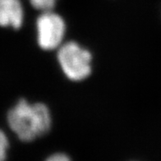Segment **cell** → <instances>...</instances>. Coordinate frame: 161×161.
Wrapping results in <instances>:
<instances>
[{
  "label": "cell",
  "mask_w": 161,
  "mask_h": 161,
  "mask_svg": "<svg viewBox=\"0 0 161 161\" xmlns=\"http://www.w3.org/2000/svg\"><path fill=\"white\" fill-rule=\"evenodd\" d=\"M8 123L22 142H32L43 136L51 127L49 108L43 103L30 104L21 99L8 114Z\"/></svg>",
  "instance_id": "obj_1"
},
{
  "label": "cell",
  "mask_w": 161,
  "mask_h": 161,
  "mask_svg": "<svg viewBox=\"0 0 161 161\" xmlns=\"http://www.w3.org/2000/svg\"><path fill=\"white\" fill-rule=\"evenodd\" d=\"M58 60L62 70L72 80H81L91 72V54L76 42L64 44L58 51Z\"/></svg>",
  "instance_id": "obj_2"
},
{
  "label": "cell",
  "mask_w": 161,
  "mask_h": 161,
  "mask_svg": "<svg viewBox=\"0 0 161 161\" xmlns=\"http://www.w3.org/2000/svg\"><path fill=\"white\" fill-rule=\"evenodd\" d=\"M37 41L45 50H52L59 46L65 33L64 19L52 11L43 12L36 20Z\"/></svg>",
  "instance_id": "obj_3"
},
{
  "label": "cell",
  "mask_w": 161,
  "mask_h": 161,
  "mask_svg": "<svg viewBox=\"0 0 161 161\" xmlns=\"http://www.w3.org/2000/svg\"><path fill=\"white\" fill-rule=\"evenodd\" d=\"M23 11L19 0H0V24L19 29L22 24Z\"/></svg>",
  "instance_id": "obj_4"
},
{
  "label": "cell",
  "mask_w": 161,
  "mask_h": 161,
  "mask_svg": "<svg viewBox=\"0 0 161 161\" xmlns=\"http://www.w3.org/2000/svg\"><path fill=\"white\" fill-rule=\"evenodd\" d=\"M30 2L31 4L37 10L48 12L54 8L56 0H30Z\"/></svg>",
  "instance_id": "obj_5"
},
{
  "label": "cell",
  "mask_w": 161,
  "mask_h": 161,
  "mask_svg": "<svg viewBox=\"0 0 161 161\" xmlns=\"http://www.w3.org/2000/svg\"><path fill=\"white\" fill-rule=\"evenodd\" d=\"M8 148V141L3 131L0 134V159L3 160L7 156V150Z\"/></svg>",
  "instance_id": "obj_6"
},
{
  "label": "cell",
  "mask_w": 161,
  "mask_h": 161,
  "mask_svg": "<svg viewBox=\"0 0 161 161\" xmlns=\"http://www.w3.org/2000/svg\"><path fill=\"white\" fill-rule=\"evenodd\" d=\"M48 161H68L70 160V158L64 153H56L50 155L49 158H47Z\"/></svg>",
  "instance_id": "obj_7"
}]
</instances>
